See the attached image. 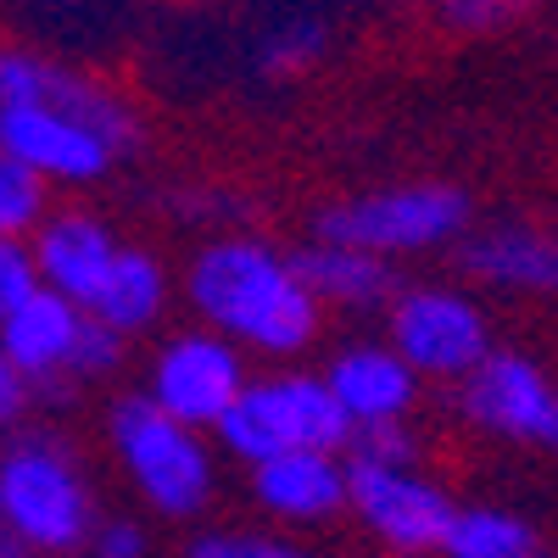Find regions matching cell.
Listing matches in <instances>:
<instances>
[{"label": "cell", "instance_id": "1", "mask_svg": "<svg viewBox=\"0 0 558 558\" xmlns=\"http://www.w3.org/2000/svg\"><path fill=\"white\" fill-rule=\"evenodd\" d=\"M179 291L196 324L263 363H296L324 330V307L302 286L296 257L263 235H235V229L213 235L184 263Z\"/></svg>", "mask_w": 558, "mask_h": 558}, {"label": "cell", "instance_id": "2", "mask_svg": "<svg viewBox=\"0 0 558 558\" xmlns=\"http://www.w3.org/2000/svg\"><path fill=\"white\" fill-rule=\"evenodd\" d=\"M0 525L23 536L39 558H68L89 547L101 502L68 436L34 425L0 436Z\"/></svg>", "mask_w": 558, "mask_h": 558}, {"label": "cell", "instance_id": "3", "mask_svg": "<svg viewBox=\"0 0 558 558\" xmlns=\"http://www.w3.org/2000/svg\"><path fill=\"white\" fill-rule=\"evenodd\" d=\"M107 441L129 481V492L157 520H196L218 492V447L207 430H191L168 418L140 391L118 397L107 413Z\"/></svg>", "mask_w": 558, "mask_h": 558}, {"label": "cell", "instance_id": "4", "mask_svg": "<svg viewBox=\"0 0 558 558\" xmlns=\"http://www.w3.org/2000/svg\"><path fill=\"white\" fill-rule=\"evenodd\" d=\"M352 418L336 408L318 368H268L252 375L218 425L213 447L235 458L241 470L279 458V452H347Z\"/></svg>", "mask_w": 558, "mask_h": 558}, {"label": "cell", "instance_id": "5", "mask_svg": "<svg viewBox=\"0 0 558 558\" xmlns=\"http://www.w3.org/2000/svg\"><path fill=\"white\" fill-rule=\"evenodd\" d=\"M475 229L470 196L447 179H402V184H380V191H357L347 202H330L313 218V241H336V246H357L368 257H430L458 246Z\"/></svg>", "mask_w": 558, "mask_h": 558}, {"label": "cell", "instance_id": "6", "mask_svg": "<svg viewBox=\"0 0 558 558\" xmlns=\"http://www.w3.org/2000/svg\"><path fill=\"white\" fill-rule=\"evenodd\" d=\"M386 347L425 386H458L497 341L486 307L463 286H402L386 307Z\"/></svg>", "mask_w": 558, "mask_h": 558}, {"label": "cell", "instance_id": "7", "mask_svg": "<svg viewBox=\"0 0 558 558\" xmlns=\"http://www.w3.org/2000/svg\"><path fill=\"white\" fill-rule=\"evenodd\" d=\"M246 380H252V357L235 341H223L207 324H184V330H168L157 341V352L146 357L140 397L157 402L179 425L213 436V425L235 408Z\"/></svg>", "mask_w": 558, "mask_h": 558}, {"label": "cell", "instance_id": "8", "mask_svg": "<svg viewBox=\"0 0 558 558\" xmlns=\"http://www.w3.org/2000/svg\"><path fill=\"white\" fill-rule=\"evenodd\" d=\"M347 514L363 520L397 558L441 553L458 502L441 481H430L418 463H380V458H347Z\"/></svg>", "mask_w": 558, "mask_h": 558}, {"label": "cell", "instance_id": "9", "mask_svg": "<svg viewBox=\"0 0 558 558\" xmlns=\"http://www.w3.org/2000/svg\"><path fill=\"white\" fill-rule=\"evenodd\" d=\"M452 402L463 425L481 436L558 447V380L542 368V357L520 347H492L452 386Z\"/></svg>", "mask_w": 558, "mask_h": 558}, {"label": "cell", "instance_id": "10", "mask_svg": "<svg viewBox=\"0 0 558 558\" xmlns=\"http://www.w3.org/2000/svg\"><path fill=\"white\" fill-rule=\"evenodd\" d=\"M0 151H12L23 168H34L51 191L57 184L62 191L101 184L123 157L96 123L45 101H0Z\"/></svg>", "mask_w": 558, "mask_h": 558}, {"label": "cell", "instance_id": "11", "mask_svg": "<svg viewBox=\"0 0 558 558\" xmlns=\"http://www.w3.org/2000/svg\"><path fill=\"white\" fill-rule=\"evenodd\" d=\"M0 101H45L78 112L84 123H96L118 151L140 146V112L118 96V89L96 73H78L45 51H28V45H0Z\"/></svg>", "mask_w": 558, "mask_h": 558}, {"label": "cell", "instance_id": "12", "mask_svg": "<svg viewBox=\"0 0 558 558\" xmlns=\"http://www.w3.org/2000/svg\"><path fill=\"white\" fill-rule=\"evenodd\" d=\"M458 263L497 296H558V229L536 218H497L458 241Z\"/></svg>", "mask_w": 558, "mask_h": 558}, {"label": "cell", "instance_id": "13", "mask_svg": "<svg viewBox=\"0 0 558 558\" xmlns=\"http://www.w3.org/2000/svg\"><path fill=\"white\" fill-rule=\"evenodd\" d=\"M330 386L336 408L352 418V430H375V425H408L425 380L386 347V341H347L330 352V363L318 368Z\"/></svg>", "mask_w": 558, "mask_h": 558}, {"label": "cell", "instance_id": "14", "mask_svg": "<svg viewBox=\"0 0 558 558\" xmlns=\"http://www.w3.org/2000/svg\"><path fill=\"white\" fill-rule=\"evenodd\" d=\"M28 246H34V263H39V286L68 296L73 307H89V296L101 291L107 268L123 252L112 223L89 207H51L45 223L28 235Z\"/></svg>", "mask_w": 558, "mask_h": 558}, {"label": "cell", "instance_id": "15", "mask_svg": "<svg viewBox=\"0 0 558 558\" xmlns=\"http://www.w3.org/2000/svg\"><path fill=\"white\" fill-rule=\"evenodd\" d=\"M84 330V307H73L57 291H34L23 307H12L0 318V352L17 375L34 386V397H68V363Z\"/></svg>", "mask_w": 558, "mask_h": 558}, {"label": "cell", "instance_id": "16", "mask_svg": "<svg viewBox=\"0 0 558 558\" xmlns=\"http://www.w3.org/2000/svg\"><path fill=\"white\" fill-rule=\"evenodd\" d=\"M246 486L279 525H330L347 514V452H279L246 470Z\"/></svg>", "mask_w": 558, "mask_h": 558}, {"label": "cell", "instance_id": "17", "mask_svg": "<svg viewBox=\"0 0 558 558\" xmlns=\"http://www.w3.org/2000/svg\"><path fill=\"white\" fill-rule=\"evenodd\" d=\"M296 257L302 286L313 291V302L324 313H386L391 296L402 291V274L386 257H368L357 246H336V241H307Z\"/></svg>", "mask_w": 558, "mask_h": 558}, {"label": "cell", "instance_id": "18", "mask_svg": "<svg viewBox=\"0 0 558 558\" xmlns=\"http://www.w3.org/2000/svg\"><path fill=\"white\" fill-rule=\"evenodd\" d=\"M168 302H173L168 263L157 252H146V246H123L84 313L101 318L107 330H118L123 341H134V336H151L157 324L168 318Z\"/></svg>", "mask_w": 558, "mask_h": 558}, {"label": "cell", "instance_id": "19", "mask_svg": "<svg viewBox=\"0 0 558 558\" xmlns=\"http://www.w3.org/2000/svg\"><path fill=\"white\" fill-rule=\"evenodd\" d=\"M441 558H542V536L520 514H508V508L470 502L452 514Z\"/></svg>", "mask_w": 558, "mask_h": 558}, {"label": "cell", "instance_id": "20", "mask_svg": "<svg viewBox=\"0 0 558 558\" xmlns=\"http://www.w3.org/2000/svg\"><path fill=\"white\" fill-rule=\"evenodd\" d=\"M324 51H330V28H324L318 17H286V23H274V28L257 34V45H252V73L286 84V78L313 73V62H318Z\"/></svg>", "mask_w": 558, "mask_h": 558}, {"label": "cell", "instance_id": "21", "mask_svg": "<svg viewBox=\"0 0 558 558\" xmlns=\"http://www.w3.org/2000/svg\"><path fill=\"white\" fill-rule=\"evenodd\" d=\"M45 213H51V184L12 151H0V241H28Z\"/></svg>", "mask_w": 558, "mask_h": 558}, {"label": "cell", "instance_id": "22", "mask_svg": "<svg viewBox=\"0 0 558 558\" xmlns=\"http://www.w3.org/2000/svg\"><path fill=\"white\" fill-rule=\"evenodd\" d=\"M184 558H313L291 542H279L268 531H246V525H218V531H196L184 542Z\"/></svg>", "mask_w": 558, "mask_h": 558}, {"label": "cell", "instance_id": "23", "mask_svg": "<svg viewBox=\"0 0 558 558\" xmlns=\"http://www.w3.org/2000/svg\"><path fill=\"white\" fill-rule=\"evenodd\" d=\"M123 363H129V341L118 330H107L101 318L84 313V330H78V347H73V363H68L73 391L78 386H96V380H112Z\"/></svg>", "mask_w": 558, "mask_h": 558}, {"label": "cell", "instance_id": "24", "mask_svg": "<svg viewBox=\"0 0 558 558\" xmlns=\"http://www.w3.org/2000/svg\"><path fill=\"white\" fill-rule=\"evenodd\" d=\"M39 286V263H34V246L28 241H0V318L12 307H23Z\"/></svg>", "mask_w": 558, "mask_h": 558}, {"label": "cell", "instance_id": "25", "mask_svg": "<svg viewBox=\"0 0 558 558\" xmlns=\"http://www.w3.org/2000/svg\"><path fill=\"white\" fill-rule=\"evenodd\" d=\"M347 458H380V463H418V436L413 425H375V430H352Z\"/></svg>", "mask_w": 558, "mask_h": 558}, {"label": "cell", "instance_id": "26", "mask_svg": "<svg viewBox=\"0 0 558 558\" xmlns=\"http://www.w3.org/2000/svg\"><path fill=\"white\" fill-rule=\"evenodd\" d=\"M531 7H536V0H452L447 17H452L458 28H470V34H492V28L520 23Z\"/></svg>", "mask_w": 558, "mask_h": 558}, {"label": "cell", "instance_id": "27", "mask_svg": "<svg viewBox=\"0 0 558 558\" xmlns=\"http://www.w3.org/2000/svg\"><path fill=\"white\" fill-rule=\"evenodd\" d=\"M84 553L89 558H151V536L140 520H101Z\"/></svg>", "mask_w": 558, "mask_h": 558}, {"label": "cell", "instance_id": "28", "mask_svg": "<svg viewBox=\"0 0 558 558\" xmlns=\"http://www.w3.org/2000/svg\"><path fill=\"white\" fill-rule=\"evenodd\" d=\"M28 408H34V386L7 363V352H0V436L23 430L28 425Z\"/></svg>", "mask_w": 558, "mask_h": 558}, {"label": "cell", "instance_id": "29", "mask_svg": "<svg viewBox=\"0 0 558 558\" xmlns=\"http://www.w3.org/2000/svg\"><path fill=\"white\" fill-rule=\"evenodd\" d=\"M0 558H39V553H34L23 536H12L7 525H0Z\"/></svg>", "mask_w": 558, "mask_h": 558}, {"label": "cell", "instance_id": "30", "mask_svg": "<svg viewBox=\"0 0 558 558\" xmlns=\"http://www.w3.org/2000/svg\"><path fill=\"white\" fill-rule=\"evenodd\" d=\"M430 7H441V12H447V7H452V0H430Z\"/></svg>", "mask_w": 558, "mask_h": 558}]
</instances>
